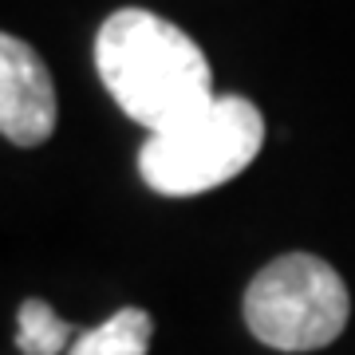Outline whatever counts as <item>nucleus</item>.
<instances>
[{
    "mask_svg": "<svg viewBox=\"0 0 355 355\" xmlns=\"http://www.w3.org/2000/svg\"><path fill=\"white\" fill-rule=\"evenodd\" d=\"M95 67L119 111L150 135L178 127L217 99L205 51L146 8H119L103 20Z\"/></svg>",
    "mask_w": 355,
    "mask_h": 355,
    "instance_id": "nucleus-1",
    "label": "nucleus"
},
{
    "mask_svg": "<svg viewBox=\"0 0 355 355\" xmlns=\"http://www.w3.org/2000/svg\"><path fill=\"white\" fill-rule=\"evenodd\" d=\"M261 142L265 119L253 103L241 95H217L198 114L142 142L139 174L154 193L193 198L237 178L261 154Z\"/></svg>",
    "mask_w": 355,
    "mask_h": 355,
    "instance_id": "nucleus-2",
    "label": "nucleus"
},
{
    "mask_svg": "<svg viewBox=\"0 0 355 355\" xmlns=\"http://www.w3.org/2000/svg\"><path fill=\"white\" fill-rule=\"evenodd\" d=\"M347 284L312 253H284L245 292V324L277 352H316L347 328Z\"/></svg>",
    "mask_w": 355,
    "mask_h": 355,
    "instance_id": "nucleus-3",
    "label": "nucleus"
},
{
    "mask_svg": "<svg viewBox=\"0 0 355 355\" xmlns=\"http://www.w3.org/2000/svg\"><path fill=\"white\" fill-rule=\"evenodd\" d=\"M0 130L16 146H40L55 130V87L24 40L0 36Z\"/></svg>",
    "mask_w": 355,
    "mask_h": 355,
    "instance_id": "nucleus-4",
    "label": "nucleus"
},
{
    "mask_svg": "<svg viewBox=\"0 0 355 355\" xmlns=\"http://www.w3.org/2000/svg\"><path fill=\"white\" fill-rule=\"evenodd\" d=\"M150 331L154 324L142 308H123L111 320H103L99 328L79 331L67 355H146Z\"/></svg>",
    "mask_w": 355,
    "mask_h": 355,
    "instance_id": "nucleus-5",
    "label": "nucleus"
},
{
    "mask_svg": "<svg viewBox=\"0 0 355 355\" xmlns=\"http://www.w3.org/2000/svg\"><path fill=\"white\" fill-rule=\"evenodd\" d=\"M71 324L51 312V304L44 300H24L20 308V328H16V347L24 355H60L64 347H71Z\"/></svg>",
    "mask_w": 355,
    "mask_h": 355,
    "instance_id": "nucleus-6",
    "label": "nucleus"
}]
</instances>
